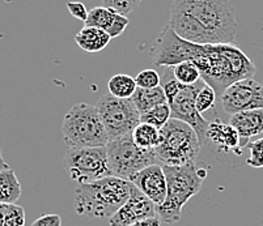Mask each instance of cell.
Segmentation results:
<instances>
[{
    "label": "cell",
    "mask_w": 263,
    "mask_h": 226,
    "mask_svg": "<svg viewBox=\"0 0 263 226\" xmlns=\"http://www.w3.org/2000/svg\"><path fill=\"white\" fill-rule=\"evenodd\" d=\"M207 142H212L217 151L224 153H234L237 156L242 154V144L237 130L232 125H226L220 120V118L212 119L207 128Z\"/></svg>",
    "instance_id": "5bb4252c"
},
{
    "label": "cell",
    "mask_w": 263,
    "mask_h": 226,
    "mask_svg": "<svg viewBox=\"0 0 263 226\" xmlns=\"http://www.w3.org/2000/svg\"><path fill=\"white\" fill-rule=\"evenodd\" d=\"M7 168H9V166L7 165L6 161H4L3 154H2V148H0V171L4 170V169H7Z\"/></svg>",
    "instance_id": "d6a6232c"
},
{
    "label": "cell",
    "mask_w": 263,
    "mask_h": 226,
    "mask_svg": "<svg viewBox=\"0 0 263 226\" xmlns=\"http://www.w3.org/2000/svg\"><path fill=\"white\" fill-rule=\"evenodd\" d=\"M162 169L168 184V194L164 203L156 206V217L161 223L173 225L181 221L185 204L200 191L207 171L195 165V162L179 166L162 165Z\"/></svg>",
    "instance_id": "277c9868"
},
{
    "label": "cell",
    "mask_w": 263,
    "mask_h": 226,
    "mask_svg": "<svg viewBox=\"0 0 263 226\" xmlns=\"http://www.w3.org/2000/svg\"><path fill=\"white\" fill-rule=\"evenodd\" d=\"M62 135L67 148L106 147L109 136L99 109L85 102L73 105L64 115Z\"/></svg>",
    "instance_id": "5b68a950"
},
{
    "label": "cell",
    "mask_w": 263,
    "mask_h": 226,
    "mask_svg": "<svg viewBox=\"0 0 263 226\" xmlns=\"http://www.w3.org/2000/svg\"><path fill=\"white\" fill-rule=\"evenodd\" d=\"M131 137L139 148L154 151L161 142V131L148 123L140 122L133 131Z\"/></svg>",
    "instance_id": "d6986e66"
},
{
    "label": "cell",
    "mask_w": 263,
    "mask_h": 226,
    "mask_svg": "<svg viewBox=\"0 0 263 226\" xmlns=\"http://www.w3.org/2000/svg\"><path fill=\"white\" fill-rule=\"evenodd\" d=\"M4 226H25V211L16 204L4 206Z\"/></svg>",
    "instance_id": "d4e9b609"
},
{
    "label": "cell",
    "mask_w": 263,
    "mask_h": 226,
    "mask_svg": "<svg viewBox=\"0 0 263 226\" xmlns=\"http://www.w3.org/2000/svg\"><path fill=\"white\" fill-rule=\"evenodd\" d=\"M67 9H68L71 15H72L75 18H78V20H81V21L87 20L88 17L87 7H85L83 3H80V2H68V3H67Z\"/></svg>",
    "instance_id": "f546056e"
},
{
    "label": "cell",
    "mask_w": 263,
    "mask_h": 226,
    "mask_svg": "<svg viewBox=\"0 0 263 226\" xmlns=\"http://www.w3.org/2000/svg\"><path fill=\"white\" fill-rule=\"evenodd\" d=\"M248 148L250 151V156L246 159V163L249 166L255 169L263 168V137L250 141L248 144Z\"/></svg>",
    "instance_id": "4316f807"
},
{
    "label": "cell",
    "mask_w": 263,
    "mask_h": 226,
    "mask_svg": "<svg viewBox=\"0 0 263 226\" xmlns=\"http://www.w3.org/2000/svg\"><path fill=\"white\" fill-rule=\"evenodd\" d=\"M169 26L194 44H233L237 35L231 0H173Z\"/></svg>",
    "instance_id": "7a4b0ae2"
},
{
    "label": "cell",
    "mask_w": 263,
    "mask_h": 226,
    "mask_svg": "<svg viewBox=\"0 0 263 226\" xmlns=\"http://www.w3.org/2000/svg\"><path fill=\"white\" fill-rule=\"evenodd\" d=\"M117 12L107 7H96L92 11L88 12V17L84 21V26H92V28L107 30L114 21Z\"/></svg>",
    "instance_id": "44dd1931"
},
{
    "label": "cell",
    "mask_w": 263,
    "mask_h": 226,
    "mask_svg": "<svg viewBox=\"0 0 263 226\" xmlns=\"http://www.w3.org/2000/svg\"><path fill=\"white\" fill-rule=\"evenodd\" d=\"M229 125L237 130L242 147H248L249 140L263 134V109L246 110L231 115Z\"/></svg>",
    "instance_id": "9a60e30c"
},
{
    "label": "cell",
    "mask_w": 263,
    "mask_h": 226,
    "mask_svg": "<svg viewBox=\"0 0 263 226\" xmlns=\"http://www.w3.org/2000/svg\"><path fill=\"white\" fill-rule=\"evenodd\" d=\"M96 108L99 109L109 141L131 136L140 123V113L131 98H117L107 93L99 99Z\"/></svg>",
    "instance_id": "9c48e42d"
},
{
    "label": "cell",
    "mask_w": 263,
    "mask_h": 226,
    "mask_svg": "<svg viewBox=\"0 0 263 226\" xmlns=\"http://www.w3.org/2000/svg\"><path fill=\"white\" fill-rule=\"evenodd\" d=\"M173 75L183 85H194L202 80V73L193 61H182L174 66Z\"/></svg>",
    "instance_id": "603a6c76"
},
{
    "label": "cell",
    "mask_w": 263,
    "mask_h": 226,
    "mask_svg": "<svg viewBox=\"0 0 263 226\" xmlns=\"http://www.w3.org/2000/svg\"><path fill=\"white\" fill-rule=\"evenodd\" d=\"M111 41V37L107 34L106 30L92 26H84L78 34L75 35V42L80 49L87 52L102 51Z\"/></svg>",
    "instance_id": "2e32d148"
},
{
    "label": "cell",
    "mask_w": 263,
    "mask_h": 226,
    "mask_svg": "<svg viewBox=\"0 0 263 226\" xmlns=\"http://www.w3.org/2000/svg\"><path fill=\"white\" fill-rule=\"evenodd\" d=\"M152 217H156V206L133 184L126 203L107 221L110 226H130L138 221Z\"/></svg>",
    "instance_id": "7c38bea8"
},
{
    "label": "cell",
    "mask_w": 263,
    "mask_h": 226,
    "mask_svg": "<svg viewBox=\"0 0 263 226\" xmlns=\"http://www.w3.org/2000/svg\"><path fill=\"white\" fill-rule=\"evenodd\" d=\"M128 24H130V20H128L127 16L121 15V13H117L116 17H114V21L111 23V25L109 26V29L106 30L107 34H109L111 38L119 37V35H121L124 30H126V28L128 26Z\"/></svg>",
    "instance_id": "f1b7e54d"
},
{
    "label": "cell",
    "mask_w": 263,
    "mask_h": 226,
    "mask_svg": "<svg viewBox=\"0 0 263 226\" xmlns=\"http://www.w3.org/2000/svg\"><path fill=\"white\" fill-rule=\"evenodd\" d=\"M107 89L111 96L117 98H131L134 96L135 90L138 89L135 77H131L130 75H114L109 78L107 81Z\"/></svg>",
    "instance_id": "ffe728a7"
},
{
    "label": "cell",
    "mask_w": 263,
    "mask_h": 226,
    "mask_svg": "<svg viewBox=\"0 0 263 226\" xmlns=\"http://www.w3.org/2000/svg\"><path fill=\"white\" fill-rule=\"evenodd\" d=\"M221 106L229 115L263 109V85L253 78H245L229 85L221 93Z\"/></svg>",
    "instance_id": "8fae6325"
},
{
    "label": "cell",
    "mask_w": 263,
    "mask_h": 226,
    "mask_svg": "<svg viewBox=\"0 0 263 226\" xmlns=\"http://www.w3.org/2000/svg\"><path fill=\"white\" fill-rule=\"evenodd\" d=\"M215 101H216V92L214 88L205 84L202 89L198 92L197 98H195V106L200 115L204 113H209L211 109L215 110Z\"/></svg>",
    "instance_id": "cb8c5ba5"
},
{
    "label": "cell",
    "mask_w": 263,
    "mask_h": 226,
    "mask_svg": "<svg viewBox=\"0 0 263 226\" xmlns=\"http://www.w3.org/2000/svg\"><path fill=\"white\" fill-rule=\"evenodd\" d=\"M32 226H62V218L59 215H42Z\"/></svg>",
    "instance_id": "4dcf8cb0"
},
{
    "label": "cell",
    "mask_w": 263,
    "mask_h": 226,
    "mask_svg": "<svg viewBox=\"0 0 263 226\" xmlns=\"http://www.w3.org/2000/svg\"><path fill=\"white\" fill-rule=\"evenodd\" d=\"M63 168L78 184H87L111 175L106 147L68 148L64 154Z\"/></svg>",
    "instance_id": "52a82bcc"
},
{
    "label": "cell",
    "mask_w": 263,
    "mask_h": 226,
    "mask_svg": "<svg viewBox=\"0 0 263 226\" xmlns=\"http://www.w3.org/2000/svg\"><path fill=\"white\" fill-rule=\"evenodd\" d=\"M135 81L138 88L152 89V88L160 87L161 78H160V75L155 70H143L136 75Z\"/></svg>",
    "instance_id": "83f0119b"
},
{
    "label": "cell",
    "mask_w": 263,
    "mask_h": 226,
    "mask_svg": "<svg viewBox=\"0 0 263 226\" xmlns=\"http://www.w3.org/2000/svg\"><path fill=\"white\" fill-rule=\"evenodd\" d=\"M131 186V182L114 175L79 184L73 192L75 212L89 218L109 220L126 203Z\"/></svg>",
    "instance_id": "3957f363"
},
{
    "label": "cell",
    "mask_w": 263,
    "mask_h": 226,
    "mask_svg": "<svg viewBox=\"0 0 263 226\" xmlns=\"http://www.w3.org/2000/svg\"><path fill=\"white\" fill-rule=\"evenodd\" d=\"M131 101L136 106L140 114H144L149 111L151 109L156 108L159 105L166 102L164 89L161 87L152 88V89H144V88H138L131 97Z\"/></svg>",
    "instance_id": "ac0fdd59"
},
{
    "label": "cell",
    "mask_w": 263,
    "mask_h": 226,
    "mask_svg": "<svg viewBox=\"0 0 263 226\" xmlns=\"http://www.w3.org/2000/svg\"><path fill=\"white\" fill-rule=\"evenodd\" d=\"M151 59L157 67H174L182 61H193L207 85L223 93L234 83L253 78L255 64L234 44H194L165 25L149 50Z\"/></svg>",
    "instance_id": "6da1fadb"
},
{
    "label": "cell",
    "mask_w": 263,
    "mask_h": 226,
    "mask_svg": "<svg viewBox=\"0 0 263 226\" xmlns=\"http://www.w3.org/2000/svg\"><path fill=\"white\" fill-rule=\"evenodd\" d=\"M171 119L172 111L168 102H165V104L159 105L156 108L151 109L147 113L140 114V122L148 123V125L154 126V127L159 128V130H161Z\"/></svg>",
    "instance_id": "7402d4cb"
},
{
    "label": "cell",
    "mask_w": 263,
    "mask_h": 226,
    "mask_svg": "<svg viewBox=\"0 0 263 226\" xmlns=\"http://www.w3.org/2000/svg\"><path fill=\"white\" fill-rule=\"evenodd\" d=\"M106 153L111 175L126 180L143 169L159 163L154 151L139 148L131 136L107 142Z\"/></svg>",
    "instance_id": "ba28073f"
},
{
    "label": "cell",
    "mask_w": 263,
    "mask_h": 226,
    "mask_svg": "<svg viewBox=\"0 0 263 226\" xmlns=\"http://www.w3.org/2000/svg\"><path fill=\"white\" fill-rule=\"evenodd\" d=\"M205 85L204 80H200L194 85H183V88L177 93L176 96L168 102L172 111V118L179 119L182 122L187 123L189 126L195 130L199 136L202 145L207 144V128H209V120L203 118L197 110L195 106V98L200 89Z\"/></svg>",
    "instance_id": "30bf717a"
},
{
    "label": "cell",
    "mask_w": 263,
    "mask_h": 226,
    "mask_svg": "<svg viewBox=\"0 0 263 226\" xmlns=\"http://www.w3.org/2000/svg\"><path fill=\"white\" fill-rule=\"evenodd\" d=\"M23 190L15 170L7 168L0 171V204H16Z\"/></svg>",
    "instance_id": "e0dca14e"
},
{
    "label": "cell",
    "mask_w": 263,
    "mask_h": 226,
    "mask_svg": "<svg viewBox=\"0 0 263 226\" xmlns=\"http://www.w3.org/2000/svg\"><path fill=\"white\" fill-rule=\"evenodd\" d=\"M4 206L6 204H0V226H4Z\"/></svg>",
    "instance_id": "836d02e7"
},
{
    "label": "cell",
    "mask_w": 263,
    "mask_h": 226,
    "mask_svg": "<svg viewBox=\"0 0 263 226\" xmlns=\"http://www.w3.org/2000/svg\"><path fill=\"white\" fill-rule=\"evenodd\" d=\"M160 131L161 142L154 149L160 165L179 166L197 161L202 142L191 126L172 118Z\"/></svg>",
    "instance_id": "8992f818"
},
{
    "label": "cell",
    "mask_w": 263,
    "mask_h": 226,
    "mask_svg": "<svg viewBox=\"0 0 263 226\" xmlns=\"http://www.w3.org/2000/svg\"><path fill=\"white\" fill-rule=\"evenodd\" d=\"M142 0H102L104 7L113 9L117 13L127 16L140 6Z\"/></svg>",
    "instance_id": "484cf974"
},
{
    "label": "cell",
    "mask_w": 263,
    "mask_h": 226,
    "mask_svg": "<svg viewBox=\"0 0 263 226\" xmlns=\"http://www.w3.org/2000/svg\"><path fill=\"white\" fill-rule=\"evenodd\" d=\"M130 226H161V221H160L157 217H152V218H147V220L138 221V222L133 223V225Z\"/></svg>",
    "instance_id": "1f68e13d"
},
{
    "label": "cell",
    "mask_w": 263,
    "mask_h": 226,
    "mask_svg": "<svg viewBox=\"0 0 263 226\" xmlns=\"http://www.w3.org/2000/svg\"><path fill=\"white\" fill-rule=\"evenodd\" d=\"M136 189L145 195L155 206H161L166 199L168 184L165 178L164 169L160 163H155L143 169L128 179Z\"/></svg>",
    "instance_id": "4fadbf2b"
}]
</instances>
